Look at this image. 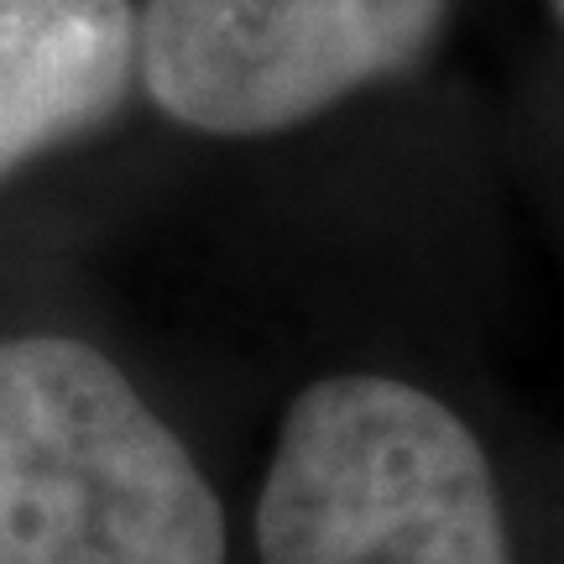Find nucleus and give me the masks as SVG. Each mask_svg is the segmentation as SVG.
<instances>
[{
    "instance_id": "1",
    "label": "nucleus",
    "mask_w": 564,
    "mask_h": 564,
    "mask_svg": "<svg viewBox=\"0 0 564 564\" xmlns=\"http://www.w3.org/2000/svg\"><path fill=\"white\" fill-rule=\"evenodd\" d=\"M0 564H225L194 455L95 345L0 340Z\"/></svg>"
},
{
    "instance_id": "2",
    "label": "nucleus",
    "mask_w": 564,
    "mask_h": 564,
    "mask_svg": "<svg viewBox=\"0 0 564 564\" xmlns=\"http://www.w3.org/2000/svg\"><path fill=\"white\" fill-rule=\"evenodd\" d=\"M262 564H512L486 449L392 377L303 387L257 502Z\"/></svg>"
},
{
    "instance_id": "3",
    "label": "nucleus",
    "mask_w": 564,
    "mask_h": 564,
    "mask_svg": "<svg viewBox=\"0 0 564 564\" xmlns=\"http://www.w3.org/2000/svg\"><path fill=\"white\" fill-rule=\"evenodd\" d=\"M449 0H141L147 95L209 137H272L403 74Z\"/></svg>"
},
{
    "instance_id": "4",
    "label": "nucleus",
    "mask_w": 564,
    "mask_h": 564,
    "mask_svg": "<svg viewBox=\"0 0 564 564\" xmlns=\"http://www.w3.org/2000/svg\"><path fill=\"white\" fill-rule=\"evenodd\" d=\"M137 74L131 0H0V183L105 126Z\"/></svg>"
},
{
    "instance_id": "5",
    "label": "nucleus",
    "mask_w": 564,
    "mask_h": 564,
    "mask_svg": "<svg viewBox=\"0 0 564 564\" xmlns=\"http://www.w3.org/2000/svg\"><path fill=\"white\" fill-rule=\"evenodd\" d=\"M549 6H554V17H560V21H564V0H549Z\"/></svg>"
}]
</instances>
